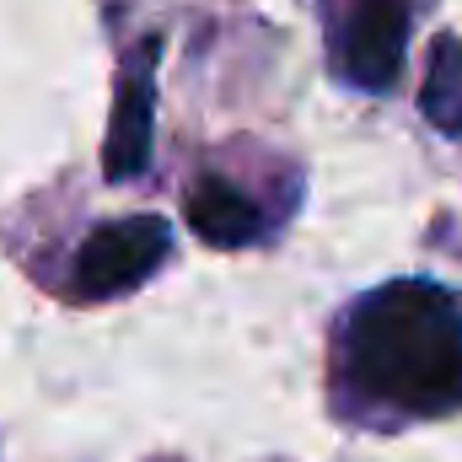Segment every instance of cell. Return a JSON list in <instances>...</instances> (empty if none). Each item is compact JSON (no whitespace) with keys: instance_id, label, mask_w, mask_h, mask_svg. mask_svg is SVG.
<instances>
[{"instance_id":"cell-2","label":"cell","mask_w":462,"mask_h":462,"mask_svg":"<svg viewBox=\"0 0 462 462\" xmlns=\"http://www.w3.org/2000/svg\"><path fill=\"white\" fill-rule=\"evenodd\" d=\"M167 253V221L156 216H129L114 226H97L87 236L81 258H76V291L81 296H118L129 285H140Z\"/></svg>"},{"instance_id":"cell-4","label":"cell","mask_w":462,"mask_h":462,"mask_svg":"<svg viewBox=\"0 0 462 462\" xmlns=\"http://www.w3.org/2000/svg\"><path fill=\"white\" fill-rule=\"evenodd\" d=\"M151 65H156V38L129 60V70H124V81H118L114 129H108V145H103V167H108L114 183L140 178L145 162H151V103H156Z\"/></svg>"},{"instance_id":"cell-6","label":"cell","mask_w":462,"mask_h":462,"mask_svg":"<svg viewBox=\"0 0 462 462\" xmlns=\"http://www.w3.org/2000/svg\"><path fill=\"white\" fill-rule=\"evenodd\" d=\"M420 108L441 134H462V38H436L430 70L420 87Z\"/></svg>"},{"instance_id":"cell-3","label":"cell","mask_w":462,"mask_h":462,"mask_svg":"<svg viewBox=\"0 0 462 462\" xmlns=\"http://www.w3.org/2000/svg\"><path fill=\"white\" fill-rule=\"evenodd\" d=\"M409 54V5L403 0H355L345 22V76L365 92H387Z\"/></svg>"},{"instance_id":"cell-1","label":"cell","mask_w":462,"mask_h":462,"mask_svg":"<svg viewBox=\"0 0 462 462\" xmlns=\"http://www.w3.org/2000/svg\"><path fill=\"white\" fill-rule=\"evenodd\" d=\"M355 382L409 414L462 409V312L425 280L376 291L349 318Z\"/></svg>"},{"instance_id":"cell-5","label":"cell","mask_w":462,"mask_h":462,"mask_svg":"<svg viewBox=\"0 0 462 462\" xmlns=\"http://www.w3.org/2000/svg\"><path fill=\"white\" fill-rule=\"evenodd\" d=\"M183 216H189L194 236H205V242H216V247H242V242H253L258 226H263L258 205H253L242 189L221 183V178L194 183L189 199H183Z\"/></svg>"}]
</instances>
